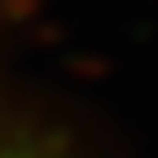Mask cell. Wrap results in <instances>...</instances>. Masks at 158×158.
Here are the masks:
<instances>
[{
  "instance_id": "cell-1",
  "label": "cell",
  "mask_w": 158,
  "mask_h": 158,
  "mask_svg": "<svg viewBox=\"0 0 158 158\" xmlns=\"http://www.w3.org/2000/svg\"><path fill=\"white\" fill-rule=\"evenodd\" d=\"M0 158H13V154H0Z\"/></svg>"
}]
</instances>
